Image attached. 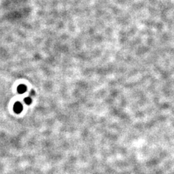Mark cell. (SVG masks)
I'll return each mask as SVG.
<instances>
[{
  "label": "cell",
  "instance_id": "cell-1",
  "mask_svg": "<svg viewBox=\"0 0 174 174\" xmlns=\"http://www.w3.org/2000/svg\"><path fill=\"white\" fill-rule=\"evenodd\" d=\"M13 110H14V112L15 113H20L23 110V105L20 102H15V105H14V107H13Z\"/></svg>",
  "mask_w": 174,
  "mask_h": 174
},
{
  "label": "cell",
  "instance_id": "cell-3",
  "mask_svg": "<svg viewBox=\"0 0 174 174\" xmlns=\"http://www.w3.org/2000/svg\"><path fill=\"white\" fill-rule=\"evenodd\" d=\"M24 102H25V103L26 105H29L30 103H31L32 100H31L30 97H25V99H24Z\"/></svg>",
  "mask_w": 174,
  "mask_h": 174
},
{
  "label": "cell",
  "instance_id": "cell-2",
  "mask_svg": "<svg viewBox=\"0 0 174 174\" xmlns=\"http://www.w3.org/2000/svg\"><path fill=\"white\" fill-rule=\"evenodd\" d=\"M26 90H27V87H26V86H25L23 84L19 85L17 87V92L19 94H23L26 91Z\"/></svg>",
  "mask_w": 174,
  "mask_h": 174
}]
</instances>
